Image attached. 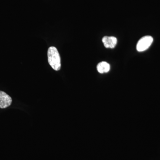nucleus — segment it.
<instances>
[{
    "instance_id": "4",
    "label": "nucleus",
    "mask_w": 160,
    "mask_h": 160,
    "mask_svg": "<svg viewBox=\"0 0 160 160\" xmlns=\"http://www.w3.org/2000/svg\"><path fill=\"white\" fill-rule=\"evenodd\" d=\"M102 42L106 48L113 49L116 46L118 42L117 39L114 37L105 36L103 38Z\"/></svg>"
},
{
    "instance_id": "5",
    "label": "nucleus",
    "mask_w": 160,
    "mask_h": 160,
    "mask_svg": "<svg viewBox=\"0 0 160 160\" xmlns=\"http://www.w3.org/2000/svg\"><path fill=\"white\" fill-rule=\"evenodd\" d=\"M110 66L109 63L105 62H101L98 64L97 70L100 73L108 72L110 70Z\"/></svg>"
},
{
    "instance_id": "3",
    "label": "nucleus",
    "mask_w": 160,
    "mask_h": 160,
    "mask_svg": "<svg viewBox=\"0 0 160 160\" xmlns=\"http://www.w3.org/2000/svg\"><path fill=\"white\" fill-rule=\"evenodd\" d=\"M12 99L4 92L0 91V108L5 109L11 105Z\"/></svg>"
},
{
    "instance_id": "1",
    "label": "nucleus",
    "mask_w": 160,
    "mask_h": 160,
    "mask_svg": "<svg viewBox=\"0 0 160 160\" xmlns=\"http://www.w3.org/2000/svg\"><path fill=\"white\" fill-rule=\"evenodd\" d=\"M48 58L49 64L52 69L56 71H58L61 69V58L56 47H49L48 50Z\"/></svg>"
},
{
    "instance_id": "2",
    "label": "nucleus",
    "mask_w": 160,
    "mask_h": 160,
    "mask_svg": "<svg viewBox=\"0 0 160 160\" xmlns=\"http://www.w3.org/2000/svg\"><path fill=\"white\" fill-rule=\"evenodd\" d=\"M153 42V38L150 36H146L140 39L137 45V50L143 52L147 50Z\"/></svg>"
}]
</instances>
